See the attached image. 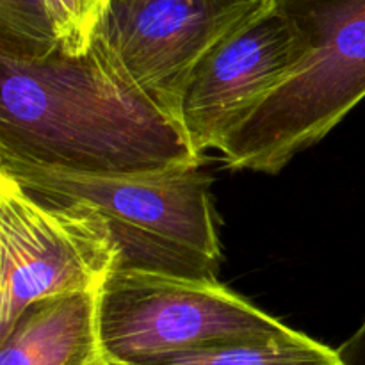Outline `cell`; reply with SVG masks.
<instances>
[{"mask_svg": "<svg viewBox=\"0 0 365 365\" xmlns=\"http://www.w3.org/2000/svg\"><path fill=\"white\" fill-rule=\"evenodd\" d=\"M202 163L182 125L89 50L36 61L0 56V166L143 177Z\"/></svg>", "mask_w": 365, "mask_h": 365, "instance_id": "1", "label": "cell"}, {"mask_svg": "<svg viewBox=\"0 0 365 365\" xmlns=\"http://www.w3.org/2000/svg\"><path fill=\"white\" fill-rule=\"evenodd\" d=\"M303 56L220 148L230 170L274 175L365 98V0H273Z\"/></svg>", "mask_w": 365, "mask_h": 365, "instance_id": "2", "label": "cell"}, {"mask_svg": "<svg viewBox=\"0 0 365 365\" xmlns=\"http://www.w3.org/2000/svg\"><path fill=\"white\" fill-rule=\"evenodd\" d=\"M0 171L45 202L78 203L98 216L118 250V269L217 280L216 212L210 177L200 168L143 177H78L21 166Z\"/></svg>", "mask_w": 365, "mask_h": 365, "instance_id": "3", "label": "cell"}, {"mask_svg": "<svg viewBox=\"0 0 365 365\" xmlns=\"http://www.w3.org/2000/svg\"><path fill=\"white\" fill-rule=\"evenodd\" d=\"M98 323L110 365L291 330L217 280L128 269L103 284Z\"/></svg>", "mask_w": 365, "mask_h": 365, "instance_id": "4", "label": "cell"}, {"mask_svg": "<svg viewBox=\"0 0 365 365\" xmlns=\"http://www.w3.org/2000/svg\"><path fill=\"white\" fill-rule=\"evenodd\" d=\"M0 260L2 335L34 303L102 291L118 250L91 210L45 202L0 171Z\"/></svg>", "mask_w": 365, "mask_h": 365, "instance_id": "5", "label": "cell"}, {"mask_svg": "<svg viewBox=\"0 0 365 365\" xmlns=\"http://www.w3.org/2000/svg\"><path fill=\"white\" fill-rule=\"evenodd\" d=\"M271 0H109L89 52L180 123V103L203 57Z\"/></svg>", "mask_w": 365, "mask_h": 365, "instance_id": "6", "label": "cell"}, {"mask_svg": "<svg viewBox=\"0 0 365 365\" xmlns=\"http://www.w3.org/2000/svg\"><path fill=\"white\" fill-rule=\"evenodd\" d=\"M302 43L287 18L269 6L217 43L191 75L180 103L182 128L200 155L228 135L299 64Z\"/></svg>", "mask_w": 365, "mask_h": 365, "instance_id": "7", "label": "cell"}, {"mask_svg": "<svg viewBox=\"0 0 365 365\" xmlns=\"http://www.w3.org/2000/svg\"><path fill=\"white\" fill-rule=\"evenodd\" d=\"M100 292L29 307L0 335V365H110L98 323Z\"/></svg>", "mask_w": 365, "mask_h": 365, "instance_id": "8", "label": "cell"}, {"mask_svg": "<svg viewBox=\"0 0 365 365\" xmlns=\"http://www.w3.org/2000/svg\"><path fill=\"white\" fill-rule=\"evenodd\" d=\"M127 365H344L337 349L302 331L217 342Z\"/></svg>", "mask_w": 365, "mask_h": 365, "instance_id": "9", "label": "cell"}, {"mask_svg": "<svg viewBox=\"0 0 365 365\" xmlns=\"http://www.w3.org/2000/svg\"><path fill=\"white\" fill-rule=\"evenodd\" d=\"M61 52L46 0H0V56L46 59Z\"/></svg>", "mask_w": 365, "mask_h": 365, "instance_id": "10", "label": "cell"}, {"mask_svg": "<svg viewBox=\"0 0 365 365\" xmlns=\"http://www.w3.org/2000/svg\"><path fill=\"white\" fill-rule=\"evenodd\" d=\"M109 0H46L59 38L61 53L82 56Z\"/></svg>", "mask_w": 365, "mask_h": 365, "instance_id": "11", "label": "cell"}, {"mask_svg": "<svg viewBox=\"0 0 365 365\" xmlns=\"http://www.w3.org/2000/svg\"><path fill=\"white\" fill-rule=\"evenodd\" d=\"M337 353L344 365H365V319L359 330L337 348Z\"/></svg>", "mask_w": 365, "mask_h": 365, "instance_id": "12", "label": "cell"}]
</instances>
